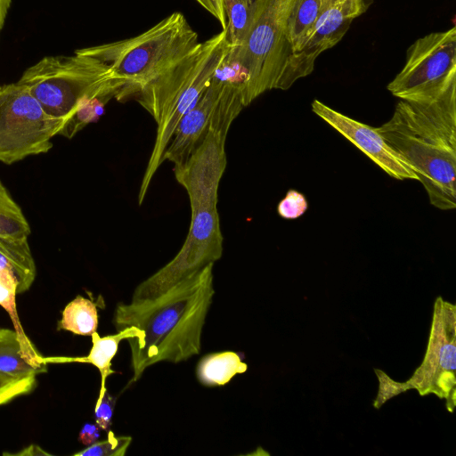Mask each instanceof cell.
I'll use <instances>...</instances> for the list:
<instances>
[{"instance_id":"cell-24","label":"cell","mask_w":456,"mask_h":456,"mask_svg":"<svg viewBox=\"0 0 456 456\" xmlns=\"http://www.w3.org/2000/svg\"><path fill=\"white\" fill-rule=\"evenodd\" d=\"M308 209L305 196L294 189H289L277 205L278 215L284 219L301 217Z\"/></svg>"},{"instance_id":"cell-20","label":"cell","mask_w":456,"mask_h":456,"mask_svg":"<svg viewBox=\"0 0 456 456\" xmlns=\"http://www.w3.org/2000/svg\"><path fill=\"white\" fill-rule=\"evenodd\" d=\"M30 225L23 211L0 181V236L28 239Z\"/></svg>"},{"instance_id":"cell-5","label":"cell","mask_w":456,"mask_h":456,"mask_svg":"<svg viewBox=\"0 0 456 456\" xmlns=\"http://www.w3.org/2000/svg\"><path fill=\"white\" fill-rule=\"evenodd\" d=\"M199 35L180 12H174L144 32L129 38L77 49L109 64L125 81L118 101L134 97L151 79L193 51Z\"/></svg>"},{"instance_id":"cell-6","label":"cell","mask_w":456,"mask_h":456,"mask_svg":"<svg viewBox=\"0 0 456 456\" xmlns=\"http://www.w3.org/2000/svg\"><path fill=\"white\" fill-rule=\"evenodd\" d=\"M18 82L48 114L65 124L79 108L95 99L118 100L125 86L109 64L78 53L44 57L28 68Z\"/></svg>"},{"instance_id":"cell-8","label":"cell","mask_w":456,"mask_h":456,"mask_svg":"<svg viewBox=\"0 0 456 456\" xmlns=\"http://www.w3.org/2000/svg\"><path fill=\"white\" fill-rule=\"evenodd\" d=\"M64 121L48 114L29 90L16 82L0 87V162L10 165L46 153Z\"/></svg>"},{"instance_id":"cell-12","label":"cell","mask_w":456,"mask_h":456,"mask_svg":"<svg viewBox=\"0 0 456 456\" xmlns=\"http://www.w3.org/2000/svg\"><path fill=\"white\" fill-rule=\"evenodd\" d=\"M455 307L438 297L426 357L411 379L403 383L405 389L414 387L421 395L433 393L437 376L455 370Z\"/></svg>"},{"instance_id":"cell-4","label":"cell","mask_w":456,"mask_h":456,"mask_svg":"<svg viewBox=\"0 0 456 456\" xmlns=\"http://www.w3.org/2000/svg\"><path fill=\"white\" fill-rule=\"evenodd\" d=\"M231 49L226 28L222 29L200 42L193 51L144 85L135 94L136 101L157 125L155 142L139 189L140 205L163 163L164 151L178 122L224 68Z\"/></svg>"},{"instance_id":"cell-13","label":"cell","mask_w":456,"mask_h":456,"mask_svg":"<svg viewBox=\"0 0 456 456\" xmlns=\"http://www.w3.org/2000/svg\"><path fill=\"white\" fill-rule=\"evenodd\" d=\"M224 81V77L216 75L196 102L182 117L164 151L163 162L168 160L174 167L183 164L202 142Z\"/></svg>"},{"instance_id":"cell-21","label":"cell","mask_w":456,"mask_h":456,"mask_svg":"<svg viewBox=\"0 0 456 456\" xmlns=\"http://www.w3.org/2000/svg\"><path fill=\"white\" fill-rule=\"evenodd\" d=\"M226 16L227 39L232 49L241 43L248 28L256 0H223Z\"/></svg>"},{"instance_id":"cell-29","label":"cell","mask_w":456,"mask_h":456,"mask_svg":"<svg viewBox=\"0 0 456 456\" xmlns=\"http://www.w3.org/2000/svg\"><path fill=\"white\" fill-rule=\"evenodd\" d=\"M4 455H16V456H37V455H51V453L43 450L39 445L32 444L23 448L18 452H4Z\"/></svg>"},{"instance_id":"cell-17","label":"cell","mask_w":456,"mask_h":456,"mask_svg":"<svg viewBox=\"0 0 456 456\" xmlns=\"http://www.w3.org/2000/svg\"><path fill=\"white\" fill-rule=\"evenodd\" d=\"M248 369L238 354L231 351L214 353L202 357L196 369L197 378L205 386H224L236 374Z\"/></svg>"},{"instance_id":"cell-18","label":"cell","mask_w":456,"mask_h":456,"mask_svg":"<svg viewBox=\"0 0 456 456\" xmlns=\"http://www.w3.org/2000/svg\"><path fill=\"white\" fill-rule=\"evenodd\" d=\"M41 370L25 359L14 330L0 327V374L12 379L37 376Z\"/></svg>"},{"instance_id":"cell-16","label":"cell","mask_w":456,"mask_h":456,"mask_svg":"<svg viewBox=\"0 0 456 456\" xmlns=\"http://www.w3.org/2000/svg\"><path fill=\"white\" fill-rule=\"evenodd\" d=\"M18 282L16 278L4 271L0 272V305L8 314L15 332L17 333L22 354L27 362L34 368L46 370V365L41 362L43 356L25 333L16 307V295L18 294Z\"/></svg>"},{"instance_id":"cell-31","label":"cell","mask_w":456,"mask_h":456,"mask_svg":"<svg viewBox=\"0 0 456 456\" xmlns=\"http://www.w3.org/2000/svg\"><path fill=\"white\" fill-rule=\"evenodd\" d=\"M1 87V86H0Z\"/></svg>"},{"instance_id":"cell-28","label":"cell","mask_w":456,"mask_h":456,"mask_svg":"<svg viewBox=\"0 0 456 456\" xmlns=\"http://www.w3.org/2000/svg\"><path fill=\"white\" fill-rule=\"evenodd\" d=\"M99 437L100 428L92 423H86L78 434L79 442L86 446L97 442Z\"/></svg>"},{"instance_id":"cell-11","label":"cell","mask_w":456,"mask_h":456,"mask_svg":"<svg viewBox=\"0 0 456 456\" xmlns=\"http://www.w3.org/2000/svg\"><path fill=\"white\" fill-rule=\"evenodd\" d=\"M312 110L354 144L389 176L397 180L419 181L411 167L391 148L376 127L346 116L319 100H314Z\"/></svg>"},{"instance_id":"cell-14","label":"cell","mask_w":456,"mask_h":456,"mask_svg":"<svg viewBox=\"0 0 456 456\" xmlns=\"http://www.w3.org/2000/svg\"><path fill=\"white\" fill-rule=\"evenodd\" d=\"M139 329L131 326L116 334L101 337L97 331L91 335L92 348L86 356H42L41 362L48 363H89L96 367L101 374V387L96 402L100 401L107 391L106 379L115 371L111 369V361L118 350V345L123 339L136 337Z\"/></svg>"},{"instance_id":"cell-25","label":"cell","mask_w":456,"mask_h":456,"mask_svg":"<svg viewBox=\"0 0 456 456\" xmlns=\"http://www.w3.org/2000/svg\"><path fill=\"white\" fill-rule=\"evenodd\" d=\"M116 398L110 395L108 390L102 398L96 402L94 408L95 424L104 431H109L112 424V417Z\"/></svg>"},{"instance_id":"cell-1","label":"cell","mask_w":456,"mask_h":456,"mask_svg":"<svg viewBox=\"0 0 456 456\" xmlns=\"http://www.w3.org/2000/svg\"><path fill=\"white\" fill-rule=\"evenodd\" d=\"M235 118L229 109L215 108L202 142L183 164L174 167L175 177L190 200L189 232L175 257L142 281L131 301L153 298L221 258L224 237L217 209L218 189L227 165L226 137Z\"/></svg>"},{"instance_id":"cell-15","label":"cell","mask_w":456,"mask_h":456,"mask_svg":"<svg viewBox=\"0 0 456 456\" xmlns=\"http://www.w3.org/2000/svg\"><path fill=\"white\" fill-rule=\"evenodd\" d=\"M12 273L18 282V294L26 292L32 286L37 267L28 239L0 236V272Z\"/></svg>"},{"instance_id":"cell-10","label":"cell","mask_w":456,"mask_h":456,"mask_svg":"<svg viewBox=\"0 0 456 456\" xmlns=\"http://www.w3.org/2000/svg\"><path fill=\"white\" fill-rule=\"evenodd\" d=\"M372 3L373 0H320L318 19L303 48L289 61L280 89L287 90L310 75L319 55L336 45L352 21L365 13Z\"/></svg>"},{"instance_id":"cell-2","label":"cell","mask_w":456,"mask_h":456,"mask_svg":"<svg viewBox=\"0 0 456 456\" xmlns=\"http://www.w3.org/2000/svg\"><path fill=\"white\" fill-rule=\"evenodd\" d=\"M213 266L206 265L153 298L117 305L112 318L116 330L139 329L136 337L126 338L133 381L159 362L177 363L200 353L215 294Z\"/></svg>"},{"instance_id":"cell-22","label":"cell","mask_w":456,"mask_h":456,"mask_svg":"<svg viewBox=\"0 0 456 456\" xmlns=\"http://www.w3.org/2000/svg\"><path fill=\"white\" fill-rule=\"evenodd\" d=\"M132 442L129 436H117L109 430L106 440L95 442L82 451L76 452V456H124Z\"/></svg>"},{"instance_id":"cell-19","label":"cell","mask_w":456,"mask_h":456,"mask_svg":"<svg viewBox=\"0 0 456 456\" xmlns=\"http://www.w3.org/2000/svg\"><path fill=\"white\" fill-rule=\"evenodd\" d=\"M97 327L96 305L80 295L64 307L61 318L57 324L58 330H68L81 336H91L97 331Z\"/></svg>"},{"instance_id":"cell-30","label":"cell","mask_w":456,"mask_h":456,"mask_svg":"<svg viewBox=\"0 0 456 456\" xmlns=\"http://www.w3.org/2000/svg\"><path fill=\"white\" fill-rule=\"evenodd\" d=\"M12 0H0V32L4 24L5 18L7 16L9 8L11 6Z\"/></svg>"},{"instance_id":"cell-3","label":"cell","mask_w":456,"mask_h":456,"mask_svg":"<svg viewBox=\"0 0 456 456\" xmlns=\"http://www.w3.org/2000/svg\"><path fill=\"white\" fill-rule=\"evenodd\" d=\"M378 132L418 175L432 206L456 208V85L428 100H400Z\"/></svg>"},{"instance_id":"cell-26","label":"cell","mask_w":456,"mask_h":456,"mask_svg":"<svg viewBox=\"0 0 456 456\" xmlns=\"http://www.w3.org/2000/svg\"><path fill=\"white\" fill-rule=\"evenodd\" d=\"M377 375H379L380 387L377 400L374 403L376 408L380 407L390 397L405 390L403 383H397L390 379L385 373L377 370Z\"/></svg>"},{"instance_id":"cell-27","label":"cell","mask_w":456,"mask_h":456,"mask_svg":"<svg viewBox=\"0 0 456 456\" xmlns=\"http://www.w3.org/2000/svg\"><path fill=\"white\" fill-rule=\"evenodd\" d=\"M219 22L222 29L226 28V16L223 0H195Z\"/></svg>"},{"instance_id":"cell-23","label":"cell","mask_w":456,"mask_h":456,"mask_svg":"<svg viewBox=\"0 0 456 456\" xmlns=\"http://www.w3.org/2000/svg\"><path fill=\"white\" fill-rule=\"evenodd\" d=\"M37 385V376L12 379L0 374V405L30 393Z\"/></svg>"},{"instance_id":"cell-9","label":"cell","mask_w":456,"mask_h":456,"mask_svg":"<svg viewBox=\"0 0 456 456\" xmlns=\"http://www.w3.org/2000/svg\"><path fill=\"white\" fill-rule=\"evenodd\" d=\"M456 85V28L429 33L413 42L401 71L387 85L400 100L434 98Z\"/></svg>"},{"instance_id":"cell-7","label":"cell","mask_w":456,"mask_h":456,"mask_svg":"<svg viewBox=\"0 0 456 456\" xmlns=\"http://www.w3.org/2000/svg\"><path fill=\"white\" fill-rule=\"evenodd\" d=\"M295 0H256L248 28L240 45L230 51L224 66L240 88L245 106L264 93L278 89L283 69L281 41Z\"/></svg>"}]
</instances>
